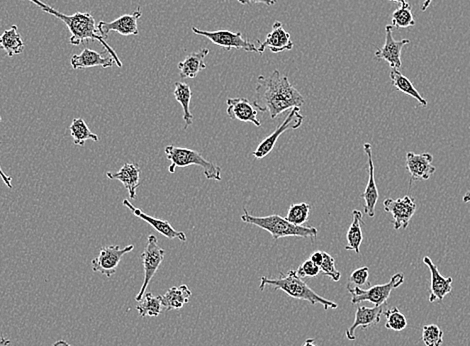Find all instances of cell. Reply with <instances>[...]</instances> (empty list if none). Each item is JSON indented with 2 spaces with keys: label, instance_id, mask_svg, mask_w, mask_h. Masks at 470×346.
Wrapping results in <instances>:
<instances>
[{
  "label": "cell",
  "instance_id": "f35d334b",
  "mask_svg": "<svg viewBox=\"0 0 470 346\" xmlns=\"http://www.w3.org/2000/svg\"><path fill=\"white\" fill-rule=\"evenodd\" d=\"M309 260H311L314 263V264L316 265H320L321 262H323V252H313V255H311L310 258Z\"/></svg>",
  "mask_w": 470,
  "mask_h": 346
},
{
  "label": "cell",
  "instance_id": "ac0fdd59",
  "mask_svg": "<svg viewBox=\"0 0 470 346\" xmlns=\"http://www.w3.org/2000/svg\"><path fill=\"white\" fill-rule=\"evenodd\" d=\"M382 313H384L382 306H357L354 323L345 331L347 340L350 341L355 340V338H357L355 330L357 328H362V330H367V328L379 324V321H381Z\"/></svg>",
  "mask_w": 470,
  "mask_h": 346
},
{
  "label": "cell",
  "instance_id": "52a82bcc",
  "mask_svg": "<svg viewBox=\"0 0 470 346\" xmlns=\"http://www.w3.org/2000/svg\"><path fill=\"white\" fill-rule=\"evenodd\" d=\"M165 252L163 248L158 245L157 236L150 235L147 238L145 252L141 255L143 268H145V280H143L142 286H141L140 294L135 297V301L140 302L146 294L150 282L152 281L153 277L160 268L164 260Z\"/></svg>",
  "mask_w": 470,
  "mask_h": 346
},
{
  "label": "cell",
  "instance_id": "484cf974",
  "mask_svg": "<svg viewBox=\"0 0 470 346\" xmlns=\"http://www.w3.org/2000/svg\"><path fill=\"white\" fill-rule=\"evenodd\" d=\"M391 79L394 89L399 90V91L403 92L404 94L413 97V99L418 101V104H420L421 106H427V101H426L425 97L421 96L418 90L413 86V82H411L408 77H404L403 73L399 72V69L392 68L391 72Z\"/></svg>",
  "mask_w": 470,
  "mask_h": 346
},
{
  "label": "cell",
  "instance_id": "e575fe53",
  "mask_svg": "<svg viewBox=\"0 0 470 346\" xmlns=\"http://www.w3.org/2000/svg\"><path fill=\"white\" fill-rule=\"evenodd\" d=\"M319 268L323 274L330 277L333 281H340L342 279V274L336 269L335 258L331 257L330 253L323 252V260Z\"/></svg>",
  "mask_w": 470,
  "mask_h": 346
},
{
  "label": "cell",
  "instance_id": "e0dca14e",
  "mask_svg": "<svg viewBox=\"0 0 470 346\" xmlns=\"http://www.w3.org/2000/svg\"><path fill=\"white\" fill-rule=\"evenodd\" d=\"M423 262L427 265L431 275L430 302H442L443 298L452 291V277H445L440 274L437 265L430 257L423 258Z\"/></svg>",
  "mask_w": 470,
  "mask_h": 346
},
{
  "label": "cell",
  "instance_id": "d6986e66",
  "mask_svg": "<svg viewBox=\"0 0 470 346\" xmlns=\"http://www.w3.org/2000/svg\"><path fill=\"white\" fill-rule=\"evenodd\" d=\"M364 148L365 155H367V160H369V182H367L362 197L365 201V214L369 216V218H374L375 206H376L377 201H379V194L376 182H375L374 155H372V146L370 143H364Z\"/></svg>",
  "mask_w": 470,
  "mask_h": 346
},
{
  "label": "cell",
  "instance_id": "30bf717a",
  "mask_svg": "<svg viewBox=\"0 0 470 346\" xmlns=\"http://www.w3.org/2000/svg\"><path fill=\"white\" fill-rule=\"evenodd\" d=\"M133 250H135V245H133L125 246L124 248H121L118 245L102 247L99 257L92 260V272L106 275L109 279L116 274V268L123 255L133 252Z\"/></svg>",
  "mask_w": 470,
  "mask_h": 346
},
{
  "label": "cell",
  "instance_id": "4dcf8cb0",
  "mask_svg": "<svg viewBox=\"0 0 470 346\" xmlns=\"http://www.w3.org/2000/svg\"><path fill=\"white\" fill-rule=\"evenodd\" d=\"M391 23L392 28H408L415 26L413 7L408 2H401L399 9L392 13Z\"/></svg>",
  "mask_w": 470,
  "mask_h": 346
},
{
  "label": "cell",
  "instance_id": "f1b7e54d",
  "mask_svg": "<svg viewBox=\"0 0 470 346\" xmlns=\"http://www.w3.org/2000/svg\"><path fill=\"white\" fill-rule=\"evenodd\" d=\"M69 130L75 145L84 146L86 141L92 140L97 143L99 140V136L90 130L89 125L82 118L73 119L69 126Z\"/></svg>",
  "mask_w": 470,
  "mask_h": 346
},
{
  "label": "cell",
  "instance_id": "ab89813d",
  "mask_svg": "<svg viewBox=\"0 0 470 346\" xmlns=\"http://www.w3.org/2000/svg\"><path fill=\"white\" fill-rule=\"evenodd\" d=\"M0 145H1V143H0ZM0 177H1L2 180H4V184H6V186L9 187V189H12V179L11 177H9V175H6V173L4 172V170H2L1 167H0Z\"/></svg>",
  "mask_w": 470,
  "mask_h": 346
},
{
  "label": "cell",
  "instance_id": "ffe728a7",
  "mask_svg": "<svg viewBox=\"0 0 470 346\" xmlns=\"http://www.w3.org/2000/svg\"><path fill=\"white\" fill-rule=\"evenodd\" d=\"M123 206L128 207L129 211H131L136 218L142 219L145 223L152 225L157 233H160V235H164L165 238H169V240H174L177 238L182 242H185L187 240L186 235L182 231H177V229L172 228V224L168 223L167 221H163V219L152 218V216H148L143 213L142 211L140 208H136L131 204L130 201H128V199H124Z\"/></svg>",
  "mask_w": 470,
  "mask_h": 346
},
{
  "label": "cell",
  "instance_id": "2e32d148",
  "mask_svg": "<svg viewBox=\"0 0 470 346\" xmlns=\"http://www.w3.org/2000/svg\"><path fill=\"white\" fill-rule=\"evenodd\" d=\"M228 116L233 121H240L242 123L254 124L257 128L262 126L259 119L257 118L258 111L257 107L252 104L247 99H228Z\"/></svg>",
  "mask_w": 470,
  "mask_h": 346
},
{
  "label": "cell",
  "instance_id": "1f68e13d",
  "mask_svg": "<svg viewBox=\"0 0 470 346\" xmlns=\"http://www.w3.org/2000/svg\"><path fill=\"white\" fill-rule=\"evenodd\" d=\"M310 206L303 202V203L292 204L289 207L287 213L286 219L292 224L296 225H303L308 221L309 213H310Z\"/></svg>",
  "mask_w": 470,
  "mask_h": 346
},
{
  "label": "cell",
  "instance_id": "836d02e7",
  "mask_svg": "<svg viewBox=\"0 0 470 346\" xmlns=\"http://www.w3.org/2000/svg\"><path fill=\"white\" fill-rule=\"evenodd\" d=\"M423 341L426 346H442L443 331L437 324H427L423 328Z\"/></svg>",
  "mask_w": 470,
  "mask_h": 346
},
{
  "label": "cell",
  "instance_id": "7402d4cb",
  "mask_svg": "<svg viewBox=\"0 0 470 346\" xmlns=\"http://www.w3.org/2000/svg\"><path fill=\"white\" fill-rule=\"evenodd\" d=\"M70 63H72L73 69H85V68L96 67L109 68L116 65V62L111 56L103 57L101 53L89 50V48H84L79 55H72Z\"/></svg>",
  "mask_w": 470,
  "mask_h": 346
},
{
  "label": "cell",
  "instance_id": "3957f363",
  "mask_svg": "<svg viewBox=\"0 0 470 346\" xmlns=\"http://www.w3.org/2000/svg\"><path fill=\"white\" fill-rule=\"evenodd\" d=\"M265 286H272L275 289H280V291L286 292L287 296L292 297V298L308 301L313 306L318 303L321 304L325 307V311L330 308H337L338 307V304L335 302L323 298V297L318 296L315 291H313L303 281V279L297 275L296 269L289 270L286 274L280 272L279 279H272L267 277H262L260 279V291H264Z\"/></svg>",
  "mask_w": 470,
  "mask_h": 346
},
{
  "label": "cell",
  "instance_id": "d4e9b609",
  "mask_svg": "<svg viewBox=\"0 0 470 346\" xmlns=\"http://www.w3.org/2000/svg\"><path fill=\"white\" fill-rule=\"evenodd\" d=\"M0 48L6 51L9 57L23 53L24 43L16 26H12L0 34Z\"/></svg>",
  "mask_w": 470,
  "mask_h": 346
},
{
  "label": "cell",
  "instance_id": "bcb514c9",
  "mask_svg": "<svg viewBox=\"0 0 470 346\" xmlns=\"http://www.w3.org/2000/svg\"><path fill=\"white\" fill-rule=\"evenodd\" d=\"M388 1H391V2H403V1H405V0H388Z\"/></svg>",
  "mask_w": 470,
  "mask_h": 346
},
{
  "label": "cell",
  "instance_id": "603a6c76",
  "mask_svg": "<svg viewBox=\"0 0 470 346\" xmlns=\"http://www.w3.org/2000/svg\"><path fill=\"white\" fill-rule=\"evenodd\" d=\"M208 55V48H202L196 52L187 55L184 60L177 65L180 77H182V79H196L201 70L206 69V63L204 60Z\"/></svg>",
  "mask_w": 470,
  "mask_h": 346
},
{
  "label": "cell",
  "instance_id": "60d3db41",
  "mask_svg": "<svg viewBox=\"0 0 470 346\" xmlns=\"http://www.w3.org/2000/svg\"><path fill=\"white\" fill-rule=\"evenodd\" d=\"M432 1L433 0H425V2H423V6L420 7L421 11H425L430 7V4H432Z\"/></svg>",
  "mask_w": 470,
  "mask_h": 346
},
{
  "label": "cell",
  "instance_id": "277c9868",
  "mask_svg": "<svg viewBox=\"0 0 470 346\" xmlns=\"http://www.w3.org/2000/svg\"><path fill=\"white\" fill-rule=\"evenodd\" d=\"M241 221L243 223L258 226V228L269 231L274 240L282 238H318V229L313 226L296 225L289 223L286 218H281L279 214H272L269 216H253L248 213L247 208H243Z\"/></svg>",
  "mask_w": 470,
  "mask_h": 346
},
{
  "label": "cell",
  "instance_id": "d590c367",
  "mask_svg": "<svg viewBox=\"0 0 470 346\" xmlns=\"http://www.w3.org/2000/svg\"><path fill=\"white\" fill-rule=\"evenodd\" d=\"M369 268L367 267L357 268L354 272H352V275L349 277V284H353L355 286L360 287L362 289V286H370L369 282Z\"/></svg>",
  "mask_w": 470,
  "mask_h": 346
},
{
  "label": "cell",
  "instance_id": "7a4b0ae2",
  "mask_svg": "<svg viewBox=\"0 0 470 346\" xmlns=\"http://www.w3.org/2000/svg\"><path fill=\"white\" fill-rule=\"evenodd\" d=\"M29 1L31 4H35L36 6L40 7L41 11L50 14V16H55L56 18L60 19L62 23L67 24L68 30L72 33L69 43L72 45L79 46L84 45L86 40L99 41L102 45V48L113 58L116 65L118 67H123V62L119 60L116 50L111 46L108 45L106 40L102 38L99 30H97L96 19H94L91 13H89V12H85V13L77 12L73 16H67V14L56 11L53 7L48 6L45 2L40 1V0H29Z\"/></svg>",
  "mask_w": 470,
  "mask_h": 346
},
{
  "label": "cell",
  "instance_id": "5b68a950",
  "mask_svg": "<svg viewBox=\"0 0 470 346\" xmlns=\"http://www.w3.org/2000/svg\"><path fill=\"white\" fill-rule=\"evenodd\" d=\"M164 152L167 160L172 162V164L168 167L169 173H174L177 167L196 165V167H201L203 169L204 175L208 180L220 182L223 179H221V168L216 163L206 160L198 151L191 150V148L168 145L165 147Z\"/></svg>",
  "mask_w": 470,
  "mask_h": 346
},
{
  "label": "cell",
  "instance_id": "4fadbf2b",
  "mask_svg": "<svg viewBox=\"0 0 470 346\" xmlns=\"http://www.w3.org/2000/svg\"><path fill=\"white\" fill-rule=\"evenodd\" d=\"M433 155L425 152L416 155L413 152H408L405 157L406 169L410 174L409 184L418 182V180H428L437 172V168L433 167Z\"/></svg>",
  "mask_w": 470,
  "mask_h": 346
},
{
  "label": "cell",
  "instance_id": "f6af8a7d",
  "mask_svg": "<svg viewBox=\"0 0 470 346\" xmlns=\"http://www.w3.org/2000/svg\"><path fill=\"white\" fill-rule=\"evenodd\" d=\"M462 201H464V203H469V202H470V190H469V191H467L466 194H464Z\"/></svg>",
  "mask_w": 470,
  "mask_h": 346
},
{
  "label": "cell",
  "instance_id": "ee69618b",
  "mask_svg": "<svg viewBox=\"0 0 470 346\" xmlns=\"http://www.w3.org/2000/svg\"><path fill=\"white\" fill-rule=\"evenodd\" d=\"M303 346H316V345L315 343H314L313 338H308V340H306V342H304Z\"/></svg>",
  "mask_w": 470,
  "mask_h": 346
},
{
  "label": "cell",
  "instance_id": "8fae6325",
  "mask_svg": "<svg viewBox=\"0 0 470 346\" xmlns=\"http://www.w3.org/2000/svg\"><path fill=\"white\" fill-rule=\"evenodd\" d=\"M384 211L393 218V226L396 230L408 228L410 219L418 209L415 199L409 196L398 199H386L384 201Z\"/></svg>",
  "mask_w": 470,
  "mask_h": 346
},
{
  "label": "cell",
  "instance_id": "8992f818",
  "mask_svg": "<svg viewBox=\"0 0 470 346\" xmlns=\"http://www.w3.org/2000/svg\"><path fill=\"white\" fill-rule=\"evenodd\" d=\"M405 277L403 272L394 274L389 282L384 284H377L369 289H362L360 287L347 285V291L352 294V303L359 304L364 301L371 302L374 306H382L386 304L391 296L392 291L398 289L403 284Z\"/></svg>",
  "mask_w": 470,
  "mask_h": 346
},
{
  "label": "cell",
  "instance_id": "74e56055",
  "mask_svg": "<svg viewBox=\"0 0 470 346\" xmlns=\"http://www.w3.org/2000/svg\"><path fill=\"white\" fill-rule=\"evenodd\" d=\"M240 4H264V6H272L279 0H237Z\"/></svg>",
  "mask_w": 470,
  "mask_h": 346
},
{
  "label": "cell",
  "instance_id": "4316f807",
  "mask_svg": "<svg viewBox=\"0 0 470 346\" xmlns=\"http://www.w3.org/2000/svg\"><path fill=\"white\" fill-rule=\"evenodd\" d=\"M174 86L175 99L184 109V129L186 130L194 123V116L191 112V89L189 84L181 82H175Z\"/></svg>",
  "mask_w": 470,
  "mask_h": 346
},
{
  "label": "cell",
  "instance_id": "b9f144b4",
  "mask_svg": "<svg viewBox=\"0 0 470 346\" xmlns=\"http://www.w3.org/2000/svg\"><path fill=\"white\" fill-rule=\"evenodd\" d=\"M51 346H72V345H70L69 343L67 342V341L58 340L56 341L55 343H53V345Z\"/></svg>",
  "mask_w": 470,
  "mask_h": 346
},
{
  "label": "cell",
  "instance_id": "7c38bea8",
  "mask_svg": "<svg viewBox=\"0 0 470 346\" xmlns=\"http://www.w3.org/2000/svg\"><path fill=\"white\" fill-rule=\"evenodd\" d=\"M141 16L142 12L140 7H138L133 14H124L111 23L101 21L97 24V30L104 40L108 38L111 31H116L123 36L138 35L140 31H138V21Z\"/></svg>",
  "mask_w": 470,
  "mask_h": 346
},
{
  "label": "cell",
  "instance_id": "8d00e7d4",
  "mask_svg": "<svg viewBox=\"0 0 470 346\" xmlns=\"http://www.w3.org/2000/svg\"><path fill=\"white\" fill-rule=\"evenodd\" d=\"M297 275L301 279L304 277H315L320 272V268L318 265L314 264L310 260H306L296 270Z\"/></svg>",
  "mask_w": 470,
  "mask_h": 346
},
{
  "label": "cell",
  "instance_id": "83f0119b",
  "mask_svg": "<svg viewBox=\"0 0 470 346\" xmlns=\"http://www.w3.org/2000/svg\"><path fill=\"white\" fill-rule=\"evenodd\" d=\"M362 216L364 214L362 211H357V209L352 211V223L348 228L347 245L345 246V250H352L355 253L360 252V245L364 240L362 229Z\"/></svg>",
  "mask_w": 470,
  "mask_h": 346
},
{
  "label": "cell",
  "instance_id": "7bdbcfd3",
  "mask_svg": "<svg viewBox=\"0 0 470 346\" xmlns=\"http://www.w3.org/2000/svg\"><path fill=\"white\" fill-rule=\"evenodd\" d=\"M11 341L9 340H6V337H1L0 338V346H9L11 345Z\"/></svg>",
  "mask_w": 470,
  "mask_h": 346
},
{
  "label": "cell",
  "instance_id": "44dd1931",
  "mask_svg": "<svg viewBox=\"0 0 470 346\" xmlns=\"http://www.w3.org/2000/svg\"><path fill=\"white\" fill-rule=\"evenodd\" d=\"M140 167L135 163H125L118 172H106L109 179H118L128 189L129 197L136 199V189L140 184Z\"/></svg>",
  "mask_w": 470,
  "mask_h": 346
},
{
  "label": "cell",
  "instance_id": "d6a6232c",
  "mask_svg": "<svg viewBox=\"0 0 470 346\" xmlns=\"http://www.w3.org/2000/svg\"><path fill=\"white\" fill-rule=\"evenodd\" d=\"M384 313L386 318V328L387 330L398 331V333L405 330L408 326V319L403 313H401L398 307L387 309Z\"/></svg>",
  "mask_w": 470,
  "mask_h": 346
},
{
  "label": "cell",
  "instance_id": "7dc6e473",
  "mask_svg": "<svg viewBox=\"0 0 470 346\" xmlns=\"http://www.w3.org/2000/svg\"><path fill=\"white\" fill-rule=\"evenodd\" d=\"M0 123H1V116H0Z\"/></svg>",
  "mask_w": 470,
  "mask_h": 346
},
{
  "label": "cell",
  "instance_id": "9a60e30c",
  "mask_svg": "<svg viewBox=\"0 0 470 346\" xmlns=\"http://www.w3.org/2000/svg\"><path fill=\"white\" fill-rule=\"evenodd\" d=\"M257 43H259L257 50L260 55H263L267 48H269L272 53L284 52L293 48V41L291 40V34L284 30V26L280 21H275L272 26V33L267 34L263 43L257 40Z\"/></svg>",
  "mask_w": 470,
  "mask_h": 346
},
{
  "label": "cell",
  "instance_id": "ba28073f",
  "mask_svg": "<svg viewBox=\"0 0 470 346\" xmlns=\"http://www.w3.org/2000/svg\"><path fill=\"white\" fill-rule=\"evenodd\" d=\"M191 30L197 35L203 36L214 45L225 48V50H230L231 48H235V50H243L247 52L258 53L257 46L250 41L245 40L241 33H233V31L225 30V29L208 31L197 28L196 26H192Z\"/></svg>",
  "mask_w": 470,
  "mask_h": 346
},
{
  "label": "cell",
  "instance_id": "f546056e",
  "mask_svg": "<svg viewBox=\"0 0 470 346\" xmlns=\"http://www.w3.org/2000/svg\"><path fill=\"white\" fill-rule=\"evenodd\" d=\"M141 318H157L162 311V303L160 296H155L152 292H147L136 306Z\"/></svg>",
  "mask_w": 470,
  "mask_h": 346
},
{
  "label": "cell",
  "instance_id": "cb8c5ba5",
  "mask_svg": "<svg viewBox=\"0 0 470 346\" xmlns=\"http://www.w3.org/2000/svg\"><path fill=\"white\" fill-rule=\"evenodd\" d=\"M160 296L162 306H164L167 311H177V309H181L185 304L189 303L191 291L187 285L182 284L180 286L172 287L165 292L164 296Z\"/></svg>",
  "mask_w": 470,
  "mask_h": 346
},
{
  "label": "cell",
  "instance_id": "5bb4252c",
  "mask_svg": "<svg viewBox=\"0 0 470 346\" xmlns=\"http://www.w3.org/2000/svg\"><path fill=\"white\" fill-rule=\"evenodd\" d=\"M393 28L391 26H386V43L381 50L375 52V58L377 60H384L391 65V68L401 69L403 62H401V51L404 46L409 45L410 40H401L396 41L392 35Z\"/></svg>",
  "mask_w": 470,
  "mask_h": 346
},
{
  "label": "cell",
  "instance_id": "6da1fadb",
  "mask_svg": "<svg viewBox=\"0 0 470 346\" xmlns=\"http://www.w3.org/2000/svg\"><path fill=\"white\" fill-rule=\"evenodd\" d=\"M303 104V95L291 85L289 77L280 74L279 70H274L267 77H258L253 106L259 111H269L270 118H276L284 111Z\"/></svg>",
  "mask_w": 470,
  "mask_h": 346
},
{
  "label": "cell",
  "instance_id": "9c48e42d",
  "mask_svg": "<svg viewBox=\"0 0 470 346\" xmlns=\"http://www.w3.org/2000/svg\"><path fill=\"white\" fill-rule=\"evenodd\" d=\"M303 121L304 116L301 113V107H293V108H291L289 113L287 114L286 119H284V123L280 124L274 133L270 134L264 140H262V143L257 146V150L253 151V157L257 158V160H262V158L269 155L274 150L279 136L282 133H286V131L289 130V129L301 128V124L303 123Z\"/></svg>",
  "mask_w": 470,
  "mask_h": 346
}]
</instances>
